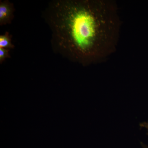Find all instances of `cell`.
I'll use <instances>...</instances> for the list:
<instances>
[{
  "label": "cell",
  "instance_id": "obj_5",
  "mask_svg": "<svg viewBox=\"0 0 148 148\" xmlns=\"http://www.w3.org/2000/svg\"><path fill=\"white\" fill-rule=\"evenodd\" d=\"M140 126L141 127H145L148 130V121L147 122H143V123H140Z\"/></svg>",
  "mask_w": 148,
  "mask_h": 148
},
{
  "label": "cell",
  "instance_id": "obj_4",
  "mask_svg": "<svg viewBox=\"0 0 148 148\" xmlns=\"http://www.w3.org/2000/svg\"><path fill=\"white\" fill-rule=\"evenodd\" d=\"M10 49L0 48V64H2L6 58L10 57Z\"/></svg>",
  "mask_w": 148,
  "mask_h": 148
},
{
  "label": "cell",
  "instance_id": "obj_1",
  "mask_svg": "<svg viewBox=\"0 0 148 148\" xmlns=\"http://www.w3.org/2000/svg\"><path fill=\"white\" fill-rule=\"evenodd\" d=\"M45 18L57 53L84 65L101 61L114 52L120 21L113 2L94 0L51 2Z\"/></svg>",
  "mask_w": 148,
  "mask_h": 148
},
{
  "label": "cell",
  "instance_id": "obj_2",
  "mask_svg": "<svg viewBox=\"0 0 148 148\" xmlns=\"http://www.w3.org/2000/svg\"><path fill=\"white\" fill-rule=\"evenodd\" d=\"M15 8L13 4L9 1H1L0 2V25L10 24L14 17Z\"/></svg>",
  "mask_w": 148,
  "mask_h": 148
},
{
  "label": "cell",
  "instance_id": "obj_6",
  "mask_svg": "<svg viewBox=\"0 0 148 148\" xmlns=\"http://www.w3.org/2000/svg\"><path fill=\"white\" fill-rule=\"evenodd\" d=\"M141 145H142V147H143V148H148V146L146 145H145V144H143V143H142Z\"/></svg>",
  "mask_w": 148,
  "mask_h": 148
},
{
  "label": "cell",
  "instance_id": "obj_3",
  "mask_svg": "<svg viewBox=\"0 0 148 148\" xmlns=\"http://www.w3.org/2000/svg\"><path fill=\"white\" fill-rule=\"evenodd\" d=\"M14 46L12 42L11 36L8 32L0 36V48L13 49Z\"/></svg>",
  "mask_w": 148,
  "mask_h": 148
}]
</instances>
